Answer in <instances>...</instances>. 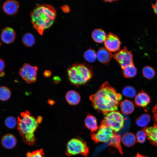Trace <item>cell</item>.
Here are the masks:
<instances>
[{
    "label": "cell",
    "mask_w": 157,
    "mask_h": 157,
    "mask_svg": "<svg viewBox=\"0 0 157 157\" xmlns=\"http://www.w3.org/2000/svg\"><path fill=\"white\" fill-rule=\"evenodd\" d=\"M90 99L94 108L106 115L117 110L122 96L106 81L95 94L90 96Z\"/></svg>",
    "instance_id": "cell-1"
},
{
    "label": "cell",
    "mask_w": 157,
    "mask_h": 157,
    "mask_svg": "<svg viewBox=\"0 0 157 157\" xmlns=\"http://www.w3.org/2000/svg\"><path fill=\"white\" fill-rule=\"evenodd\" d=\"M31 22L33 28L42 35L44 31L53 23L56 11L52 6L42 4L35 7L31 13Z\"/></svg>",
    "instance_id": "cell-2"
},
{
    "label": "cell",
    "mask_w": 157,
    "mask_h": 157,
    "mask_svg": "<svg viewBox=\"0 0 157 157\" xmlns=\"http://www.w3.org/2000/svg\"><path fill=\"white\" fill-rule=\"evenodd\" d=\"M21 117H18L17 129L24 143L30 146L35 144L36 140L34 133L42 118L38 116L37 119L32 116L28 110L21 113Z\"/></svg>",
    "instance_id": "cell-3"
},
{
    "label": "cell",
    "mask_w": 157,
    "mask_h": 157,
    "mask_svg": "<svg viewBox=\"0 0 157 157\" xmlns=\"http://www.w3.org/2000/svg\"><path fill=\"white\" fill-rule=\"evenodd\" d=\"M69 80L73 84L78 86L86 83L91 78L90 70L83 64H75L67 69Z\"/></svg>",
    "instance_id": "cell-4"
},
{
    "label": "cell",
    "mask_w": 157,
    "mask_h": 157,
    "mask_svg": "<svg viewBox=\"0 0 157 157\" xmlns=\"http://www.w3.org/2000/svg\"><path fill=\"white\" fill-rule=\"evenodd\" d=\"M89 152V148L86 143L80 139L72 138L67 144L66 154L67 156L79 154L86 156Z\"/></svg>",
    "instance_id": "cell-5"
},
{
    "label": "cell",
    "mask_w": 157,
    "mask_h": 157,
    "mask_svg": "<svg viewBox=\"0 0 157 157\" xmlns=\"http://www.w3.org/2000/svg\"><path fill=\"white\" fill-rule=\"evenodd\" d=\"M102 121L111 128L115 132L120 131L123 127L124 118L119 111L110 112L106 115Z\"/></svg>",
    "instance_id": "cell-6"
},
{
    "label": "cell",
    "mask_w": 157,
    "mask_h": 157,
    "mask_svg": "<svg viewBox=\"0 0 157 157\" xmlns=\"http://www.w3.org/2000/svg\"><path fill=\"white\" fill-rule=\"evenodd\" d=\"M115 132L109 126L102 121L98 130L91 135L92 139L96 143L107 142L113 136Z\"/></svg>",
    "instance_id": "cell-7"
},
{
    "label": "cell",
    "mask_w": 157,
    "mask_h": 157,
    "mask_svg": "<svg viewBox=\"0 0 157 157\" xmlns=\"http://www.w3.org/2000/svg\"><path fill=\"white\" fill-rule=\"evenodd\" d=\"M112 56L119 64L122 69L127 66L134 64L131 51H129L126 47L113 54Z\"/></svg>",
    "instance_id": "cell-8"
},
{
    "label": "cell",
    "mask_w": 157,
    "mask_h": 157,
    "mask_svg": "<svg viewBox=\"0 0 157 157\" xmlns=\"http://www.w3.org/2000/svg\"><path fill=\"white\" fill-rule=\"evenodd\" d=\"M38 70L37 67L25 63L20 69L19 74L27 83H31L35 82L37 80Z\"/></svg>",
    "instance_id": "cell-9"
},
{
    "label": "cell",
    "mask_w": 157,
    "mask_h": 157,
    "mask_svg": "<svg viewBox=\"0 0 157 157\" xmlns=\"http://www.w3.org/2000/svg\"><path fill=\"white\" fill-rule=\"evenodd\" d=\"M104 42L106 48L110 52L119 50L121 43L118 37L111 33L106 35Z\"/></svg>",
    "instance_id": "cell-10"
},
{
    "label": "cell",
    "mask_w": 157,
    "mask_h": 157,
    "mask_svg": "<svg viewBox=\"0 0 157 157\" xmlns=\"http://www.w3.org/2000/svg\"><path fill=\"white\" fill-rule=\"evenodd\" d=\"M15 37V32L12 28L6 27L2 30L1 38L4 43L7 44H10L14 41Z\"/></svg>",
    "instance_id": "cell-11"
},
{
    "label": "cell",
    "mask_w": 157,
    "mask_h": 157,
    "mask_svg": "<svg viewBox=\"0 0 157 157\" xmlns=\"http://www.w3.org/2000/svg\"><path fill=\"white\" fill-rule=\"evenodd\" d=\"M19 7L18 2L15 0L6 1L3 6V9L5 13L8 15H13L16 14Z\"/></svg>",
    "instance_id": "cell-12"
},
{
    "label": "cell",
    "mask_w": 157,
    "mask_h": 157,
    "mask_svg": "<svg viewBox=\"0 0 157 157\" xmlns=\"http://www.w3.org/2000/svg\"><path fill=\"white\" fill-rule=\"evenodd\" d=\"M151 99L149 95L142 90L137 94L135 98V103L137 106L144 108L150 103Z\"/></svg>",
    "instance_id": "cell-13"
},
{
    "label": "cell",
    "mask_w": 157,
    "mask_h": 157,
    "mask_svg": "<svg viewBox=\"0 0 157 157\" xmlns=\"http://www.w3.org/2000/svg\"><path fill=\"white\" fill-rule=\"evenodd\" d=\"M1 143L4 147L10 149L13 148L15 146L17 143V139L13 135L7 133L2 137Z\"/></svg>",
    "instance_id": "cell-14"
},
{
    "label": "cell",
    "mask_w": 157,
    "mask_h": 157,
    "mask_svg": "<svg viewBox=\"0 0 157 157\" xmlns=\"http://www.w3.org/2000/svg\"><path fill=\"white\" fill-rule=\"evenodd\" d=\"M143 130L145 131L146 136L150 142L157 146V126H155L146 127Z\"/></svg>",
    "instance_id": "cell-15"
},
{
    "label": "cell",
    "mask_w": 157,
    "mask_h": 157,
    "mask_svg": "<svg viewBox=\"0 0 157 157\" xmlns=\"http://www.w3.org/2000/svg\"><path fill=\"white\" fill-rule=\"evenodd\" d=\"M112 55L110 51L106 48L102 47L99 49L97 53L98 60L102 63H108L111 60Z\"/></svg>",
    "instance_id": "cell-16"
},
{
    "label": "cell",
    "mask_w": 157,
    "mask_h": 157,
    "mask_svg": "<svg viewBox=\"0 0 157 157\" xmlns=\"http://www.w3.org/2000/svg\"><path fill=\"white\" fill-rule=\"evenodd\" d=\"M86 127L90 130L92 133H94L98 128L97 121L96 117L94 116L89 114L85 120Z\"/></svg>",
    "instance_id": "cell-17"
},
{
    "label": "cell",
    "mask_w": 157,
    "mask_h": 157,
    "mask_svg": "<svg viewBox=\"0 0 157 157\" xmlns=\"http://www.w3.org/2000/svg\"><path fill=\"white\" fill-rule=\"evenodd\" d=\"M65 98L68 103L71 105L77 104L81 100V97L79 94L73 90L69 91L67 92Z\"/></svg>",
    "instance_id": "cell-18"
},
{
    "label": "cell",
    "mask_w": 157,
    "mask_h": 157,
    "mask_svg": "<svg viewBox=\"0 0 157 157\" xmlns=\"http://www.w3.org/2000/svg\"><path fill=\"white\" fill-rule=\"evenodd\" d=\"M121 141L125 146L128 147H132L136 143V138L135 135L131 132L125 133L122 136Z\"/></svg>",
    "instance_id": "cell-19"
},
{
    "label": "cell",
    "mask_w": 157,
    "mask_h": 157,
    "mask_svg": "<svg viewBox=\"0 0 157 157\" xmlns=\"http://www.w3.org/2000/svg\"><path fill=\"white\" fill-rule=\"evenodd\" d=\"M120 108L122 113L125 114H130L134 111L135 107L133 102L127 99H125L120 104Z\"/></svg>",
    "instance_id": "cell-20"
},
{
    "label": "cell",
    "mask_w": 157,
    "mask_h": 157,
    "mask_svg": "<svg viewBox=\"0 0 157 157\" xmlns=\"http://www.w3.org/2000/svg\"><path fill=\"white\" fill-rule=\"evenodd\" d=\"M106 36L105 32L100 28L94 29L92 33V39L98 43H101L104 42Z\"/></svg>",
    "instance_id": "cell-21"
},
{
    "label": "cell",
    "mask_w": 157,
    "mask_h": 157,
    "mask_svg": "<svg viewBox=\"0 0 157 157\" xmlns=\"http://www.w3.org/2000/svg\"><path fill=\"white\" fill-rule=\"evenodd\" d=\"M120 141V135H117L115 133L113 136L109 141V145L116 148L120 153L122 154L123 151L121 145Z\"/></svg>",
    "instance_id": "cell-22"
},
{
    "label": "cell",
    "mask_w": 157,
    "mask_h": 157,
    "mask_svg": "<svg viewBox=\"0 0 157 157\" xmlns=\"http://www.w3.org/2000/svg\"><path fill=\"white\" fill-rule=\"evenodd\" d=\"M122 69L123 75L125 78L133 77L137 73V69L134 64L127 66Z\"/></svg>",
    "instance_id": "cell-23"
},
{
    "label": "cell",
    "mask_w": 157,
    "mask_h": 157,
    "mask_svg": "<svg viewBox=\"0 0 157 157\" xmlns=\"http://www.w3.org/2000/svg\"><path fill=\"white\" fill-rule=\"evenodd\" d=\"M151 116L148 114H144L138 117L136 120V124L141 127L146 126L151 120Z\"/></svg>",
    "instance_id": "cell-24"
},
{
    "label": "cell",
    "mask_w": 157,
    "mask_h": 157,
    "mask_svg": "<svg viewBox=\"0 0 157 157\" xmlns=\"http://www.w3.org/2000/svg\"><path fill=\"white\" fill-rule=\"evenodd\" d=\"M22 42L24 45L28 47L33 46L35 43V39L33 35L31 33H26L23 37Z\"/></svg>",
    "instance_id": "cell-25"
},
{
    "label": "cell",
    "mask_w": 157,
    "mask_h": 157,
    "mask_svg": "<svg viewBox=\"0 0 157 157\" xmlns=\"http://www.w3.org/2000/svg\"><path fill=\"white\" fill-rule=\"evenodd\" d=\"M142 73L143 76L148 79H152L156 75L154 69L148 66H145L143 68Z\"/></svg>",
    "instance_id": "cell-26"
},
{
    "label": "cell",
    "mask_w": 157,
    "mask_h": 157,
    "mask_svg": "<svg viewBox=\"0 0 157 157\" xmlns=\"http://www.w3.org/2000/svg\"><path fill=\"white\" fill-rule=\"evenodd\" d=\"M11 95L10 90L8 88L4 86L0 87V100L7 101L10 98Z\"/></svg>",
    "instance_id": "cell-27"
},
{
    "label": "cell",
    "mask_w": 157,
    "mask_h": 157,
    "mask_svg": "<svg viewBox=\"0 0 157 157\" xmlns=\"http://www.w3.org/2000/svg\"><path fill=\"white\" fill-rule=\"evenodd\" d=\"M84 57L87 61L90 63H93L96 60L97 53L94 50L89 49L85 51L84 54Z\"/></svg>",
    "instance_id": "cell-28"
},
{
    "label": "cell",
    "mask_w": 157,
    "mask_h": 157,
    "mask_svg": "<svg viewBox=\"0 0 157 157\" xmlns=\"http://www.w3.org/2000/svg\"><path fill=\"white\" fill-rule=\"evenodd\" d=\"M122 93L123 95L126 97L133 98L135 95L136 92L133 87L128 86L125 87L123 89Z\"/></svg>",
    "instance_id": "cell-29"
},
{
    "label": "cell",
    "mask_w": 157,
    "mask_h": 157,
    "mask_svg": "<svg viewBox=\"0 0 157 157\" xmlns=\"http://www.w3.org/2000/svg\"><path fill=\"white\" fill-rule=\"evenodd\" d=\"M15 118L13 116L7 117L5 120L6 126L10 129L14 128L16 125L17 121Z\"/></svg>",
    "instance_id": "cell-30"
},
{
    "label": "cell",
    "mask_w": 157,
    "mask_h": 157,
    "mask_svg": "<svg viewBox=\"0 0 157 157\" xmlns=\"http://www.w3.org/2000/svg\"><path fill=\"white\" fill-rule=\"evenodd\" d=\"M26 157H44V153L42 149L28 152L26 154Z\"/></svg>",
    "instance_id": "cell-31"
},
{
    "label": "cell",
    "mask_w": 157,
    "mask_h": 157,
    "mask_svg": "<svg viewBox=\"0 0 157 157\" xmlns=\"http://www.w3.org/2000/svg\"><path fill=\"white\" fill-rule=\"evenodd\" d=\"M136 137L138 141L141 143H143L145 142L147 137L146 134L143 129L137 132Z\"/></svg>",
    "instance_id": "cell-32"
},
{
    "label": "cell",
    "mask_w": 157,
    "mask_h": 157,
    "mask_svg": "<svg viewBox=\"0 0 157 157\" xmlns=\"http://www.w3.org/2000/svg\"><path fill=\"white\" fill-rule=\"evenodd\" d=\"M153 114V119L154 122V126H157V104L155 105L152 109Z\"/></svg>",
    "instance_id": "cell-33"
},
{
    "label": "cell",
    "mask_w": 157,
    "mask_h": 157,
    "mask_svg": "<svg viewBox=\"0 0 157 157\" xmlns=\"http://www.w3.org/2000/svg\"><path fill=\"white\" fill-rule=\"evenodd\" d=\"M5 63L3 59L0 58V72H2L5 67Z\"/></svg>",
    "instance_id": "cell-34"
},
{
    "label": "cell",
    "mask_w": 157,
    "mask_h": 157,
    "mask_svg": "<svg viewBox=\"0 0 157 157\" xmlns=\"http://www.w3.org/2000/svg\"><path fill=\"white\" fill-rule=\"evenodd\" d=\"M62 8L63 11L66 13L68 12L70 10L69 6L67 5L63 6L62 7Z\"/></svg>",
    "instance_id": "cell-35"
},
{
    "label": "cell",
    "mask_w": 157,
    "mask_h": 157,
    "mask_svg": "<svg viewBox=\"0 0 157 157\" xmlns=\"http://www.w3.org/2000/svg\"><path fill=\"white\" fill-rule=\"evenodd\" d=\"M151 5L155 13L157 15V0L155 3L152 4Z\"/></svg>",
    "instance_id": "cell-36"
},
{
    "label": "cell",
    "mask_w": 157,
    "mask_h": 157,
    "mask_svg": "<svg viewBox=\"0 0 157 157\" xmlns=\"http://www.w3.org/2000/svg\"><path fill=\"white\" fill-rule=\"evenodd\" d=\"M51 74V72L49 70H45L44 72V76L46 77H50Z\"/></svg>",
    "instance_id": "cell-37"
},
{
    "label": "cell",
    "mask_w": 157,
    "mask_h": 157,
    "mask_svg": "<svg viewBox=\"0 0 157 157\" xmlns=\"http://www.w3.org/2000/svg\"><path fill=\"white\" fill-rule=\"evenodd\" d=\"M54 81L55 82H58L60 81V78L58 77H55L54 78Z\"/></svg>",
    "instance_id": "cell-38"
},
{
    "label": "cell",
    "mask_w": 157,
    "mask_h": 157,
    "mask_svg": "<svg viewBox=\"0 0 157 157\" xmlns=\"http://www.w3.org/2000/svg\"><path fill=\"white\" fill-rule=\"evenodd\" d=\"M141 155L139 154V153H138L136 156L135 157H140Z\"/></svg>",
    "instance_id": "cell-39"
},
{
    "label": "cell",
    "mask_w": 157,
    "mask_h": 157,
    "mask_svg": "<svg viewBox=\"0 0 157 157\" xmlns=\"http://www.w3.org/2000/svg\"><path fill=\"white\" fill-rule=\"evenodd\" d=\"M140 157H147L145 156H142V155H141V156Z\"/></svg>",
    "instance_id": "cell-40"
},
{
    "label": "cell",
    "mask_w": 157,
    "mask_h": 157,
    "mask_svg": "<svg viewBox=\"0 0 157 157\" xmlns=\"http://www.w3.org/2000/svg\"><path fill=\"white\" fill-rule=\"evenodd\" d=\"M2 45V44L1 43L0 41V46H1Z\"/></svg>",
    "instance_id": "cell-41"
}]
</instances>
